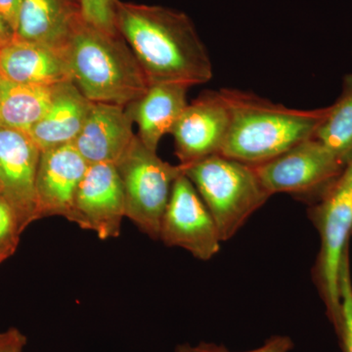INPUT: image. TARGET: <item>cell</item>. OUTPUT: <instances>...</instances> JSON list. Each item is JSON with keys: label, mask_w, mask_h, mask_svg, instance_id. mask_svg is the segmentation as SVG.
I'll use <instances>...</instances> for the list:
<instances>
[{"label": "cell", "mask_w": 352, "mask_h": 352, "mask_svg": "<svg viewBox=\"0 0 352 352\" xmlns=\"http://www.w3.org/2000/svg\"><path fill=\"white\" fill-rule=\"evenodd\" d=\"M168 247L186 250L194 258L210 261L221 249L214 217L186 175L175 180L162 219L160 239Z\"/></svg>", "instance_id": "ba28073f"}, {"label": "cell", "mask_w": 352, "mask_h": 352, "mask_svg": "<svg viewBox=\"0 0 352 352\" xmlns=\"http://www.w3.org/2000/svg\"><path fill=\"white\" fill-rule=\"evenodd\" d=\"M294 349V342L291 338L286 336H274L266 340L263 346L252 351L245 352H289ZM175 352H232L226 347L212 344V342H201L197 346L189 344H180L176 347Z\"/></svg>", "instance_id": "603a6c76"}, {"label": "cell", "mask_w": 352, "mask_h": 352, "mask_svg": "<svg viewBox=\"0 0 352 352\" xmlns=\"http://www.w3.org/2000/svg\"><path fill=\"white\" fill-rule=\"evenodd\" d=\"M329 107L314 138L346 166L352 160V74L344 76L339 98Z\"/></svg>", "instance_id": "d6986e66"}, {"label": "cell", "mask_w": 352, "mask_h": 352, "mask_svg": "<svg viewBox=\"0 0 352 352\" xmlns=\"http://www.w3.org/2000/svg\"><path fill=\"white\" fill-rule=\"evenodd\" d=\"M191 180L226 242L270 198L254 166L214 155L186 166Z\"/></svg>", "instance_id": "277c9868"}, {"label": "cell", "mask_w": 352, "mask_h": 352, "mask_svg": "<svg viewBox=\"0 0 352 352\" xmlns=\"http://www.w3.org/2000/svg\"><path fill=\"white\" fill-rule=\"evenodd\" d=\"M82 16L89 24L111 32L116 29V7L118 0H78Z\"/></svg>", "instance_id": "7402d4cb"}, {"label": "cell", "mask_w": 352, "mask_h": 352, "mask_svg": "<svg viewBox=\"0 0 352 352\" xmlns=\"http://www.w3.org/2000/svg\"><path fill=\"white\" fill-rule=\"evenodd\" d=\"M230 124V113L220 91H205L188 103L171 135L180 164L189 166L221 154Z\"/></svg>", "instance_id": "8fae6325"}, {"label": "cell", "mask_w": 352, "mask_h": 352, "mask_svg": "<svg viewBox=\"0 0 352 352\" xmlns=\"http://www.w3.org/2000/svg\"><path fill=\"white\" fill-rule=\"evenodd\" d=\"M189 87L175 83H160L148 87L145 94L126 106L133 124L138 126V138L157 152L160 141L171 133L186 106Z\"/></svg>", "instance_id": "9a60e30c"}, {"label": "cell", "mask_w": 352, "mask_h": 352, "mask_svg": "<svg viewBox=\"0 0 352 352\" xmlns=\"http://www.w3.org/2000/svg\"><path fill=\"white\" fill-rule=\"evenodd\" d=\"M308 214L320 237L314 283L333 324L340 311V266L352 233V160Z\"/></svg>", "instance_id": "5b68a950"}, {"label": "cell", "mask_w": 352, "mask_h": 352, "mask_svg": "<svg viewBox=\"0 0 352 352\" xmlns=\"http://www.w3.org/2000/svg\"><path fill=\"white\" fill-rule=\"evenodd\" d=\"M92 103L73 82L61 83L50 108L28 134L41 152L73 144L87 119Z\"/></svg>", "instance_id": "e0dca14e"}, {"label": "cell", "mask_w": 352, "mask_h": 352, "mask_svg": "<svg viewBox=\"0 0 352 352\" xmlns=\"http://www.w3.org/2000/svg\"><path fill=\"white\" fill-rule=\"evenodd\" d=\"M351 236H352V233H351Z\"/></svg>", "instance_id": "83f0119b"}, {"label": "cell", "mask_w": 352, "mask_h": 352, "mask_svg": "<svg viewBox=\"0 0 352 352\" xmlns=\"http://www.w3.org/2000/svg\"><path fill=\"white\" fill-rule=\"evenodd\" d=\"M230 113L221 155L258 166L314 138L330 107L300 110L250 92L219 90Z\"/></svg>", "instance_id": "7a4b0ae2"}, {"label": "cell", "mask_w": 352, "mask_h": 352, "mask_svg": "<svg viewBox=\"0 0 352 352\" xmlns=\"http://www.w3.org/2000/svg\"><path fill=\"white\" fill-rule=\"evenodd\" d=\"M83 20L78 0H22L14 38L64 54Z\"/></svg>", "instance_id": "4fadbf2b"}, {"label": "cell", "mask_w": 352, "mask_h": 352, "mask_svg": "<svg viewBox=\"0 0 352 352\" xmlns=\"http://www.w3.org/2000/svg\"><path fill=\"white\" fill-rule=\"evenodd\" d=\"M21 2L22 0H0V15L8 23L13 32L17 27Z\"/></svg>", "instance_id": "d4e9b609"}, {"label": "cell", "mask_w": 352, "mask_h": 352, "mask_svg": "<svg viewBox=\"0 0 352 352\" xmlns=\"http://www.w3.org/2000/svg\"><path fill=\"white\" fill-rule=\"evenodd\" d=\"M116 166L124 189L126 217L141 232L159 240L171 189L187 166L163 161L141 142L138 134Z\"/></svg>", "instance_id": "8992f818"}, {"label": "cell", "mask_w": 352, "mask_h": 352, "mask_svg": "<svg viewBox=\"0 0 352 352\" xmlns=\"http://www.w3.org/2000/svg\"><path fill=\"white\" fill-rule=\"evenodd\" d=\"M116 29L131 47L149 85L191 87L214 76L207 48L194 23L182 11L118 0Z\"/></svg>", "instance_id": "6da1fadb"}, {"label": "cell", "mask_w": 352, "mask_h": 352, "mask_svg": "<svg viewBox=\"0 0 352 352\" xmlns=\"http://www.w3.org/2000/svg\"><path fill=\"white\" fill-rule=\"evenodd\" d=\"M58 85H23L0 76V126L28 133L50 108Z\"/></svg>", "instance_id": "ac0fdd59"}, {"label": "cell", "mask_w": 352, "mask_h": 352, "mask_svg": "<svg viewBox=\"0 0 352 352\" xmlns=\"http://www.w3.org/2000/svg\"><path fill=\"white\" fill-rule=\"evenodd\" d=\"M126 217L124 189L113 164H91L76 192L71 222L101 240L117 238Z\"/></svg>", "instance_id": "9c48e42d"}, {"label": "cell", "mask_w": 352, "mask_h": 352, "mask_svg": "<svg viewBox=\"0 0 352 352\" xmlns=\"http://www.w3.org/2000/svg\"><path fill=\"white\" fill-rule=\"evenodd\" d=\"M41 151L27 132L0 126V196L24 232L36 215V179Z\"/></svg>", "instance_id": "30bf717a"}, {"label": "cell", "mask_w": 352, "mask_h": 352, "mask_svg": "<svg viewBox=\"0 0 352 352\" xmlns=\"http://www.w3.org/2000/svg\"><path fill=\"white\" fill-rule=\"evenodd\" d=\"M22 233L13 208L0 196V264L15 254Z\"/></svg>", "instance_id": "44dd1931"}, {"label": "cell", "mask_w": 352, "mask_h": 352, "mask_svg": "<svg viewBox=\"0 0 352 352\" xmlns=\"http://www.w3.org/2000/svg\"><path fill=\"white\" fill-rule=\"evenodd\" d=\"M0 48H1V45H0Z\"/></svg>", "instance_id": "4316f807"}, {"label": "cell", "mask_w": 352, "mask_h": 352, "mask_svg": "<svg viewBox=\"0 0 352 352\" xmlns=\"http://www.w3.org/2000/svg\"><path fill=\"white\" fill-rule=\"evenodd\" d=\"M254 166L270 196L289 193L310 197L315 201L327 191L346 168L314 136L274 159Z\"/></svg>", "instance_id": "52a82bcc"}, {"label": "cell", "mask_w": 352, "mask_h": 352, "mask_svg": "<svg viewBox=\"0 0 352 352\" xmlns=\"http://www.w3.org/2000/svg\"><path fill=\"white\" fill-rule=\"evenodd\" d=\"M0 76L10 82L43 87L72 82L64 54L15 38L0 48Z\"/></svg>", "instance_id": "2e32d148"}, {"label": "cell", "mask_w": 352, "mask_h": 352, "mask_svg": "<svg viewBox=\"0 0 352 352\" xmlns=\"http://www.w3.org/2000/svg\"><path fill=\"white\" fill-rule=\"evenodd\" d=\"M132 126L124 106L94 102L73 144L89 164H116L135 138Z\"/></svg>", "instance_id": "5bb4252c"}, {"label": "cell", "mask_w": 352, "mask_h": 352, "mask_svg": "<svg viewBox=\"0 0 352 352\" xmlns=\"http://www.w3.org/2000/svg\"><path fill=\"white\" fill-rule=\"evenodd\" d=\"M89 164L74 144L41 152L36 179V215L71 221L78 186Z\"/></svg>", "instance_id": "7c38bea8"}, {"label": "cell", "mask_w": 352, "mask_h": 352, "mask_svg": "<svg viewBox=\"0 0 352 352\" xmlns=\"http://www.w3.org/2000/svg\"><path fill=\"white\" fill-rule=\"evenodd\" d=\"M340 316L333 326L342 352H352V279L349 251L344 254L340 266Z\"/></svg>", "instance_id": "ffe728a7"}, {"label": "cell", "mask_w": 352, "mask_h": 352, "mask_svg": "<svg viewBox=\"0 0 352 352\" xmlns=\"http://www.w3.org/2000/svg\"><path fill=\"white\" fill-rule=\"evenodd\" d=\"M14 38V32L8 23L0 15V45L9 43Z\"/></svg>", "instance_id": "484cf974"}, {"label": "cell", "mask_w": 352, "mask_h": 352, "mask_svg": "<svg viewBox=\"0 0 352 352\" xmlns=\"http://www.w3.org/2000/svg\"><path fill=\"white\" fill-rule=\"evenodd\" d=\"M25 344L27 338L18 329L0 331V352H23Z\"/></svg>", "instance_id": "cb8c5ba5"}, {"label": "cell", "mask_w": 352, "mask_h": 352, "mask_svg": "<svg viewBox=\"0 0 352 352\" xmlns=\"http://www.w3.org/2000/svg\"><path fill=\"white\" fill-rule=\"evenodd\" d=\"M64 56L72 82L94 103L126 107L150 87L138 59L119 32L104 31L83 20Z\"/></svg>", "instance_id": "3957f363"}]
</instances>
